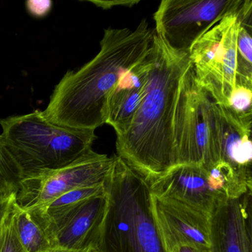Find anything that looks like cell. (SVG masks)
I'll use <instances>...</instances> for the list:
<instances>
[{
	"label": "cell",
	"mask_w": 252,
	"mask_h": 252,
	"mask_svg": "<svg viewBox=\"0 0 252 252\" xmlns=\"http://www.w3.org/2000/svg\"><path fill=\"white\" fill-rule=\"evenodd\" d=\"M154 64L147 92L126 133L117 136V156L149 184L178 165L177 114L191 64L189 54L172 49L154 33Z\"/></svg>",
	"instance_id": "6da1fadb"
},
{
	"label": "cell",
	"mask_w": 252,
	"mask_h": 252,
	"mask_svg": "<svg viewBox=\"0 0 252 252\" xmlns=\"http://www.w3.org/2000/svg\"><path fill=\"white\" fill-rule=\"evenodd\" d=\"M155 31L144 19L135 30L104 31L99 52L76 71H67L42 111L51 123L91 129L106 124L107 103L121 75L141 61L153 45Z\"/></svg>",
	"instance_id": "7a4b0ae2"
},
{
	"label": "cell",
	"mask_w": 252,
	"mask_h": 252,
	"mask_svg": "<svg viewBox=\"0 0 252 252\" xmlns=\"http://www.w3.org/2000/svg\"><path fill=\"white\" fill-rule=\"evenodd\" d=\"M104 182L107 206L95 252H168L152 207L150 184L115 156Z\"/></svg>",
	"instance_id": "3957f363"
},
{
	"label": "cell",
	"mask_w": 252,
	"mask_h": 252,
	"mask_svg": "<svg viewBox=\"0 0 252 252\" xmlns=\"http://www.w3.org/2000/svg\"><path fill=\"white\" fill-rule=\"evenodd\" d=\"M0 125V135L23 177L70 164L91 151L96 138L95 130L51 123L39 110L1 119Z\"/></svg>",
	"instance_id": "277c9868"
},
{
	"label": "cell",
	"mask_w": 252,
	"mask_h": 252,
	"mask_svg": "<svg viewBox=\"0 0 252 252\" xmlns=\"http://www.w3.org/2000/svg\"><path fill=\"white\" fill-rule=\"evenodd\" d=\"M219 132L217 103L197 85L191 67L175 122L178 165H200L209 170L219 163Z\"/></svg>",
	"instance_id": "5b68a950"
},
{
	"label": "cell",
	"mask_w": 252,
	"mask_h": 252,
	"mask_svg": "<svg viewBox=\"0 0 252 252\" xmlns=\"http://www.w3.org/2000/svg\"><path fill=\"white\" fill-rule=\"evenodd\" d=\"M225 16L191 47L189 52L197 85L212 99L228 107L237 73V38L240 11Z\"/></svg>",
	"instance_id": "8992f818"
},
{
	"label": "cell",
	"mask_w": 252,
	"mask_h": 252,
	"mask_svg": "<svg viewBox=\"0 0 252 252\" xmlns=\"http://www.w3.org/2000/svg\"><path fill=\"white\" fill-rule=\"evenodd\" d=\"M113 160V156L91 150L63 167L24 175L16 191V204L25 210H33L75 189L104 184Z\"/></svg>",
	"instance_id": "52a82bcc"
},
{
	"label": "cell",
	"mask_w": 252,
	"mask_h": 252,
	"mask_svg": "<svg viewBox=\"0 0 252 252\" xmlns=\"http://www.w3.org/2000/svg\"><path fill=\"white\" fill-rule=\"evenodd\" d=\"M243 0H163L154 14L155 33L172 49L189 54L192 45Z\"/></svg>",
	"instance_id": "ba28073f"
},
{
	"label": "cell",
	"mask_w": 252,
	"mask_h": 252,
	"mask_svg": "<svg viewBox=\"0 0 252 252\" xmlns=\"http://www.w3.org/2000/svg\"><path fill=\"white\" fill-rule=\"evenodd\" d=\"M107 206V193L84 200L59 218L39 223L54 250L82 252L95 246Z\"/></svg>",
	"instance_id": "9c48e42d"
},
{
	"label": "cell",
	"mask_w": 252,
	"mask_h": 252,
	"mask_svg": "<svg viewBox=\"0 0 252 252\" xmlns=\"http://www.w3.org/2000/svg\"><path fill=\"white\" fill-rule=\"evenodd\" d=\"M153 215L168 252L181 245L211 248L210 215L152 194Z\"/></svg>",
	"instance_id": "30bf717a"
},
{
	"label": "cell",
	"mask_w": 252,
	"mask_h": 252,
	"mask_svg": "<svg viewBox=\"0 0 252 252\" xmlns=\"http://www.w3.org/2000/svg\"><path fill=\"white\" fill-rule=\"evenodd\" d=\"M210 228L211 252H252V191L218 200Z\"/></svg>",
	"instance_id": "8fae6325"
},
{
	"label": "cell",
	"mask_w": 252,
	"mask_h": 252,
	"mask_svg": "<svg viewBox=\"0 0 252 252\" xmlns=\"http://www.w3.org/2000/svg\"><path fill=\"white\" fill-rule=\"evenodd\" d=\"M153 195L170 199L211 215L218 200L226 197L212 189L208 172L200 165L180 164L150 184Z\"/></svg>",
	"instance_id": "7c38bea8"
},
{
	"label": "cell",
	"mask_w": 252,
	"mask_h": 252,
	"mask_svg": "<svg viewBox=\"0 0 252 252\" xmlns=\"http://www.w3.org/2000/svg\"><path fill=\"white\" fill-rule=\"evenodd\" d=\"M153 64L152 45L141 61L123 72L109 95L106 124L113 126L117 136L126 133L144 100Z\"/></svg>",
	"instance_id": "4fadbf2b"
},
{
	"label": "cell",
	"mask_w": 252,
	"mask_h": 252,
	"mask_svg": "<svg viewBox=\"0 0 252 252\" xmlns=\"http://www.w3.org/2000/svg\"><path fill=\"white\" fill-rule=\"evenodd\" d=\"M220 129V162L231 168L240 184L252 191V120L217 103Z\"/></svg>",
	"instance_id": "5bb4252c"
},
{
	"label": "cell",
	"mask_w": 252,
	"mask_h": 252,
	"mask_svg": "<svg viewBox=\"0 0 252 252\" xmlns=\"http://www.w3.org/2000/svg\"><path fill=\"white\" fill-rule=\"evenodd\" d=\"M237 38V73L236 85L252 88V2L245 0L240 11Z\"/></svg>",
	"instance_id": "9a60e30c"
},
{
	"label": "cell",
	"mask_w": 252,
	"mask_h": 252,
	"mask_svg": "<svg viewBox=\"0 0 252 252\" xmlns=\"http://www.w3.org/2000/svg\"><path fill=\"white\" fill-rule=\"evenodd\" d=\"M14 225L17 237L26 252H51L54 250L45 228L29 212L14 204Z\"/></svg>",
	"instance_id": "2e32d148"
},
{
	"label": "cell",
	"mask_w": 252,
	"mask_h": 252,
	"mask_svg": "<svg viewBox=\"0 0 252 252\" xmlns=\"http://www.w3.org/2000/svg\"><path fill=\"white\" fill-rule=\"evenodd\" d=\"M22 177L20 167L0 135V192H16Z\"/></svg>",
	"instance_id": "e0dca14e"
},
{
	"label": "cell",
	"mask_w": 252,
	"mask_h": 252,
	"mask_svg": "<svg viewBox=\"0 0 252 252\" xmlns=\"http://www.w3.org/2000/svg\"><path fill=\"white\" fill-rule=\"evenodd\" d=\"M14 204L0 225V252H26L22 246L14 225Z\"/></svg>",
	"instance_id": "ac0fdd59"
},
{
	"label": "cell",
	"mask_w": 252,
	"mask_h": 252,
	"mask_svg": "<svg viewBox=\"0 0 252 252\" xmlns=\"http://www.w3.org/2000/svg\"><path fill=\"white\" fill-rule=\"evenodd\" d=\"M252 88L236 85L227 107L239 117L252 120Z\"/></svg>",
	"instance_id": "d6986e66"
},
{
	"label": "cell",
	"mask_w": 252,
	"mask_h": 252,
	"mask_svg": "<svg viewBox=\"0 0 252 252\" xmlns=\"http://www.w3.org/2000/svg\"><path fill=\"white\" fill-rule=\"evenodd\" d=\"M28 11L32 15L35 17H43L46 16L51 11L52 2L49 0L35 1L31 0L26 2Z\"/></svg>",
	"instance_id": "ffe728a7"
},
{
	"label": "cell",
	"mask_w": 252,
	"mask_h": 252,
	"mask_svg": "<svg viewBox=\"0 0 252 252\" xmlns=\"http://www.w3.org/2000/svg\"><path fill=\"white\" fill-rule=\"evenodd\" d=\"M16 192H0V225L15 203Z\"/></svg>",
	"instance_id": "44dd1931"
},
{
	"label": "cell",
	"mask_w": 252,
	"mask_h": 252,
	"mask_svg": "<svg viewBox=\"0 0 252 252\" xmlns=\"http://www.w3.org/2000/svg\"><path fill=\"white\" fill-rule=\"evenodd\" d=\"M96 6L103 9H110L116 6L132 7L138 4V0H111V1H91Z\"/></svg>",
	"instance_id": "7402d4cb"
},
{
	"label": "cell",
	"mask_w": 252,
	"mask_h": 252,
	"mask_svg": "<svg viewBox=\"0 0 252 252\" xmlns=\"http://www.w3.org/2000/svg\"><path fill=\"white\" fill-rule=\"evenodd\" d=\"M171 252H211L210 249H200L194 246L181 245L177 246Z\"/></svg>",
	"instance_id": "603a6c76"
},
{
	"label": "cell",
	"mask_w": 252,
	"mask_h": 252,
	"mask_svg": "<svg viewBox=\"0 0 252 252\" xmlns=\"http://www.w3.org/2000/svg\"><path fill=\"white\" fill-rule=\"evenodd\" d=\"M87 250L82 251V252H70V251L57 250V252H86Z\"/></svg>",
	"instance_id": "cb8c5ba5"
},
{
	"label": "cell",
	"mask_w": 252,
	"mask_h": 252,
	"mask_svg": "<svg viewBox=\"0 0 252 252\" xmlns=\"http://www.w3.org/2000/svg\"><path fill=\"white\" fill-rule=\"evenodd\" d=\"M86 252H95V251L93 250L92 249H89Z\"/></svg>",
	"instance_id": "d4e9b609"
},
{
	"label": "cell",
	"mask_w": 252,
	"mask_h": 252,
	"mask_svg": "<svg viewBox=\"0 0 252 252\" xmlns=\"http://www.w3.org/2000/svg\"><path fill=\"white\" fill-rule=\"evenodd\" d=\"M57 252V250H56V251H53V252Z\"/></svg>",
	"instance_id": "484cf974"
}]
</instances>
